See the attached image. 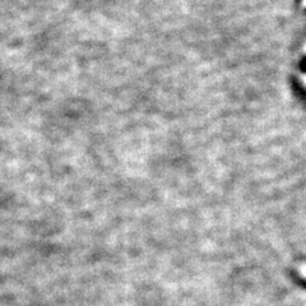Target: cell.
Returning <instances> with one entry per match:
<instances>
[{
	"instance_id": "6da1fadb",
	"label": "cell",
	"mask_w": 306,
	"mask_h": 306,
	"mask_svg": "<svg viewBox=\"0 0 306 306\" xmlns=\"http://www.w3.org/2000/svg\"><path fill=\"white\" fill-rule=\"evenodd\" d=\"M300 273L306 278V264H302V266L300 267Z\"/></svg>"
},
{
	"instance_id": "7a4b0ae2",
	"label": "cell",
	"mask_w": 306,
	"mask_h": 306,
	"mask_svg": "<svg viewBox=\"0 0 306 306\" xmlns=\"http://www.w3.org/2000/svg\"><path fill=\"white\" fill-rule=\"evenodd\" d=\"M303 7H306V0H303Z\"/></svg>"
},
{
	"instance_id": "3957f363",
	"label": "cell",
	"mask_w": 306,
	"mask_h": 306,
	"mask_svg": "<svg viewBox=\"0 0 306 306\" xmlns=\"http://www.w3.org/2000/svg\"><path fill=\"white\" fill-rule=\"evenodd\" d=\"M305 82H306V78H305Z\"/></svg>"
},
{
	"instance_id": "277c9868",
	"label": "cell",
	"mask_w": 306,
	"mask_h": 306,
	"mask_svg": "<svg viewBox=\"0 0 306 306\" xmlns=\"http://www.w3.org/2000/svg\"><path fill=\"white\" fill-rule=\"evenodd\" d=\"M305 49H306V46H305Z\"/></svg>"
}]
</instances>
